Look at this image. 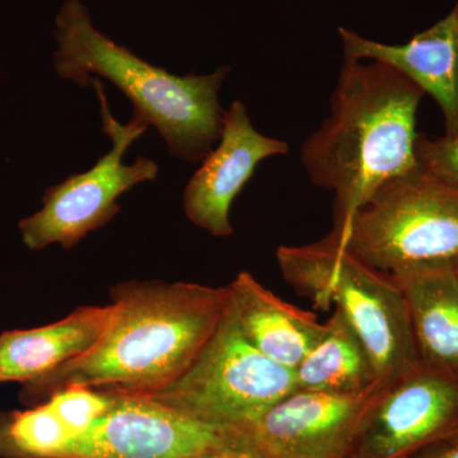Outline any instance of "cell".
<instances>
[{
    "label": "cell",
    "mask_w": 458,
    "mask_h": 458,
    "mask_svg": "<svg viewBox=\"0 0 458 458\" xmlns=\"http://www.w3.org/2000/svg\"><path fill=\"white\" fill-rule=\"evenodd\" d=\"M344 60L378 62L432 96L445 116V137L458 134V4L406 44L370 40L339 27Z\"/></svg>",
    "instance_id": "cell-12"
},
{
    "label": "cell",
    "mask_w": 458,
    "mask_h": 458,
    "mask_svg": "<svg viewBox=\"0 0 458 458\" xmlns=\"http://www.w3.org/2000/svg\"><path fill=\"white\" fill-rule=\"evenodd\" d=\"M95 423L69 439L59 458H213L243 439L140 396H116Z\"/></svg>",
    "instance_id": "cell-8"
},
{
    "label": "cell",
    "mask_w": 458,
    "mask_h": 458,
    "mask_svg": "<svg viewBox=\"0 0 458 458\" xmlns=\"http://www.w3.org/2000/svg\"><path fill=\"white\" fill-rule=\"evenodd\" d=\"M101 106L102 129L113 141V149L99 158L92 170L71 174L47 190L42 209L18 223L23 243L30 250L60 245L73 249L90 232L104 227L120 212L117 199L140 183L155 181L159 167L152 159L138 157L132 165H123L126 150L148 129L140 117L132 114L122 125L111 114L104 84L90 80Z\"/></svg>",
    "instance_id": "cell-7"
},
{
    "label": "cell",
    "mask_w": 458,
    "mask_h": 458,
    "mask_svg": "<svg viewBox=\"0 0 458 458\" xmlns=\"http://www.w3.org/2000/svg\"><path fill=\"white\" fill-rule=\"evenodd\" d=\"M337 241L387 276L424 265H456L458 185L419 165L377 190Z\"/></svg>",
    "instance_id": "cell-5"
},
{
    "label": "cell",
    "mask_w": 458,
    "mask_h": 458,
    "mask_svg": "<svg viewBox=\"0 0 458 458\" xmlns=\"http://www.w3.org/2000/svg\"><path fill=\"white\" fill-rule=\"evenodd\" d=\"M386 385L358 394L295 388L238 429L270 458H352L364 423Z\"/></svg>",
    "instance_id": "cell-9"
},
{
    "label": "cell",
    "mask_w": 458,
    "mask_h": 458,
    "mask_svg": "<svg viewBox=\"0 0 458 458\" xmlns=\"http://www.w3.org/2000/svg\"><path fill=\"white\" fill-rule=\"evenodd\" d=\"M295 388L319 393L358 394L381 384L363 343L335 310L327 333L293 369Z\"/></svg>",
    "instance_id": "cell-16"
},
{
    "label": "cell",
    "mask_w": 458,
    "mask_h": 458,
    "mask_svg": "<svg viewBox=\"0 0 458 458\" xmlns=\"http://www.w3.org/2000/svg\"><path fill=\"white\" fill-rule=\"evenodd\" d=\"M288 153L286 141L256 131L245 105L232 102L223 114L218 147L204 157L183 191V210L189 221L214 237L231 236L233 227L229 213L234 199L264 159Z\"/></svg>",
    "instance_id": "cell-11"
},
{
    "label": "cell",
    "mask_w": 458,
    "mask_h": 458,
    "mask_svg": "<svg viewBox=\"0 0 458 458\" xmlns=\"http://www.w3.org/2000/svg\"><path fill=\"white\" fill-rule=\"evenodd\" d=\"M391 276L408 304L420 363L458 375L456 265H424Z\"/></svg>",
    "instance_id": "cell-15"
},
{
    "label": "cell",
    "mask_w": 458,
    "mask_h": 458,
    "mask_svg": "<svg viewBox=\"0 0 458 458\" xmlns=\"http://www.w3.org/2000/svg\"><path fill=\"white\" fill-rule=\"evenodd\" d=\"M113 304L82 306L47 327L0 334V379L25 385L82 357L101 339Z\"/></svg>",
    "instance_id": "cell-14"
},
{
    "label": "cell",
    "mask_w": 458,
    "mask_h": 458,
    "mask_svg": "<svg viewBox=\"0 0 458 458\" xmlns=\"http://www.w3.org/2000/svg\"><path fill=\"white\" fill-rule=\"evenodd\" d=\"M113 313L98 344L47 375L22 385L23 405L47 403L72 387L116 396H147L191 366L228 310L227 285L131 280L110 291Z\"/></svg>",
    "instance_id": "cell-1"
},
{
    "label": "cell",
    "mask_w": 458,
    "mask_h": 458,
    "mask_svg": "<svg viewBox=\"0 0 458 458\" xmlns=\"http://www.w3.org/2000/svg\"><path fill=\"white\" fill-rule=\"evenodd\" d=\"M229 311L252 345L280 366L293 370L327 333L315 313L280 300L249 271L231 284Z\"/></svg>",
    "instance_id": "cell-13"
},
{
    "label": "cell",
    "mask_w": 458,
    "mask_h": 458,
    "mask_svg": "<svg viewBox=\"0 0 458 458\" xmlns=\"http://www.w3.org/2000/svg\"><path fill=\"white\" fill-rule=\"evenodd\" d=\"M458 433V375L419 363L385 386L352 458H408Z\"/></svg>",
    "instance_id": "cell-10"
},
{
    "label": "cell",
    "mask_w": 458,
    "mask_h": 458,
    "mask_svg": "<svg viewBox=\"0 0 458 458\" xmlns=\"http://www.w3.org/2000/svg\"><path fill=\"white\" fill-rule=\"evenodd\" d=\"M56 73L87 89L92 74L114 83L135 116L162 135L171 155L203 161L221 138L219 90L229 68L207 75H174L135 55L99 31L82 0H65L55 18Z\"/></svg>",
    "instance_id": "cell-3"
},
{
    "label": "cell",
    "mask_w": 458,
    "mask_h": 458,
    "mask_svg": "<svg viewBox=\"0 0 458 458\" xmlns=\"http://www.w3.org/2000/svg\"><path fill=\"white\" fill-rule=\"evenodd\" d=\"M417 158L421 167L458 185V134L437 140L419 135Z\"/></svg>",
    "instance_id": "cell-19"
},
{
    "label": "cell",
    "mask_w": 458,
    "mask_h": 458,
    "mask_svg": "<svg viewBox=\"0 0 458 458\" xmlns=\"http://www.w3.org/2000/svg\"><path fill=\"white\" fill-rule=\"evenodd\" d=\"M0 384H2V379H0Z\"/></svg>",
    "instance_id": "cell-23"
},
{
    "label": "cell",
    "mask_w": 458,
    "mask_h": 458,
    "mask_svg": "<svg viewBox=\"0 0 458 458\" xmlns=\"http://www.w3.org/2000/svg\"><path fill=\"white\" fill-rule=\"evenodd\" d=\"M295 390L293 370L262 354L228 310L191 366L146 399L216 426L241 428Z\"/></svg>",
    "instance_id": "cell-6"
},
{
    "label": "cell",
    "mask_w": 458,
    "mask_h": 458,
    "mask_svg": "<svg viewBox=\"0 0 458 458\" xmlns=\"http://www.w3.org/2000/svg\"><path fill=\"white\" fill-rule=\"evenodd\" d=\"M456 270H457V273H458V262L456 264Z\"/></svg>",
    "instance_id": "cell-22"
},
{
    "label": "cell",
    "mask_w": 458,
    "mask_h": 458,
    "mask_svg": "<svg viewBox=\"0 0 458 458\" xmlns=\"http://www.w3.org/2000/svg\"><path fill=\"white\" fill-rule=\"evenodd\" d=\"M408 458H458V433L432 443Z\"/></svg>",
    "instance_id": "cell-20"
},
{
    "label": "cell",
    "mask_w": 458,
    "mask_h": 458,
    "mask_svg": "<svg viewBox=\"0 0 458 458\" xmlns=\"http://www.w3.org/2000/svg\"><path fill=\"white\" fill-rule=\"evenodd\" d=\"M114 399L113 394L95 388L72 386L54 394L47 403L74 437L101 418L111 408Z\"/></svg>",
    "instance_id": "cell-18"
},
{
    "label": "cell",
    "mask_w": 458,
    "mask_h": 458,
    "mask_svg": "<svg viewBox=\"0 0 458 458\" xmlns=\"http://www.w3.org/2000/svg\"><path fill=\"white\" fill-rule=\"evenodd\" d=\"M243 434V433H242ZM213 458H270L267 454H262L254 445H250L243 436L242 441L237 445H232L227 450L222 451L221 454H216Z\"/></svg>",
    "instance_id": "cell-21"
},
{
    "label": "cell",
    "mask_w": 458,
    "mask_h": 458,
    "mask_svg": "<svg viewBox=\"0 0 458 458\" xmlns=\"http://www.w3.org/2000/svg\"><path fill=\"white\" fill-rule=\"evenodd\" d=\"M72 437L49 403L0 410V458H59Z\"/></svg>",
    "instance_id": "cell-17"
},
{
    "label": "cell",
    "mask_w": 458,
    "mask_h": 458,
    "mask_svg": "<svg viewBox=\"0 0 458 458\" xmlns=\"http://www.w3.org/2000/svg\"><path fill=\"white\" fill-rule=\"evenodd\" d=\"M423 96L391 66L344 60L330 114L301 148L309 179L334 195L330 233L337 240L377 190L418 167L417 114Z\"/></svg>",
    "instance_id": "cell-2"
},
{
    "label": "cell",
    "mask_w": 458,
    "mask_h": 458,
    "mask_svg": "<svg viewBox=\"0 0 458 458\" xmlns=\"http://www.w3.org/2000/svg\"><path fill=\"white\" fill-rule=\"evenodd\" d=\"M286 282L316 309L335 306L369 352L377 379L390 384L420 363L408 304L387 274L355 258L333 234L276 251Z\"/></svg>",
    "instance_id": "cell-4"
}]
</instances>
